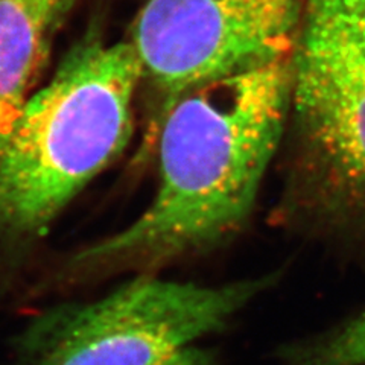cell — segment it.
I'll return each mask as SVG.
<instances>
[{"label":"cell","instance_id":"4","mask_svg":"<svg viewBox=\"0 0 365 365\" xmlns=\"http://www.w3.org/2000/svg\"><path fill=\"white\" fill-rule=\"evenodd\" d=\"M289 114L326 209L365 216V19L304 11Z\"/></svg>","mask_w":365,"mask_h":365},{"label":"cell","instance_id":"5","mask_svg":"<svg viewBox=\"0 0 365 365\" xmlns=\"http://www.w3.org/2000/svg\"><path fill=\"white\" fill-rule=\"evenodd\" d=\"M306 0H146L130 40L157 118L186 90L292 55Z\"/></svg>","mask_w":365,"mask_h":365},{"label":"cell","instance_id":"9","mask_svg":"<svg viewBox=\"0 0 365 365\" xmlns=\"http://www.w3.org/2000/svg\"><path fill=\"white\" fill-rule=\"evenodd\" d=\"M158 365H220V361L213 351L200 346H190Z\"/></svg>","mask_w":365,"mask_h":365},{"label":"cell","instance_id":"1","mask_svg":"<svg viewBox=\"0 0 365 365\" xmlns=\"http://www.w3.org/2000/svg\"><path fill=\"white\" fill-rule=\"evenodd\" d=\"M291 56L195 86L170 102L155 122L153 201L130 225L79 251L75 267H153L239 230L289 118Z\"/></svg>","mask_w":365,"mask_h":365},{"label":"cell","instance_id":"7","mask_svg":"<svg viewBox=\"0 0 365 365\" xmlns=\"http://www.w3.org/2000/svg\"><path fill=\"white\" fill-rule=\"evenodd\" d=\"M280 365H365V311L312 339L277 353Z\"/></svg>","mask_w":365,"mask_h":365},{"label":"cell","instance_id":"6","mask_svg":"<svg viewBox=\"0 0 365 365\" xmlns=\"http://www.w3.org/2000/svg\"><path fill=\"white\" fill-rule=\"evenodd\" d=\"M75 0H0V155Z\"/></svg>","mask_w":365,"mask_h":365},{"label":"cell","instance_id":"3","mask_svg":"<svg viewBox=\"0 0 365 365\" xmlns=\"http://www.w3.org/2000/svg\"><path fill=\"white\" fill-rule=\"evenodd\" d=\"M269 277L197 284L140 277L84 303L38 314L16 341L14 365H158L221 332Z\"/></svg>","mask_w":365,"mask_h":365},{"label":"cell","instance_id":"2","mask_svg":"<svg viewBox=\"0 0 365 365\" xmlns=\"http://www.w3.org/2000/svg\"><path fill=\"white\" fill-rule=\"evenodd\" d=\"M140 81L130 41L87 36L31 95L0 155V248L41 237L125 150Z\"/></svg>","mask_w":365,"mask_h":365},{"label":"cell","instance_id":"8","mask_svg":"<svg viewBox=\"0 0 365 365\" xmlns=\"http://www.w3.org/2000/svg\"><path fill=\"white\" fill-rule=\"evenodd\" d=\"M306 11L365 19V0H306Z\"/></svg>","mask_w":365,"mask_h":365}]
</instances>
